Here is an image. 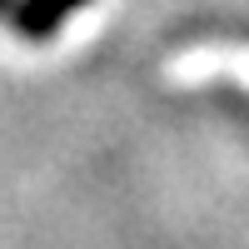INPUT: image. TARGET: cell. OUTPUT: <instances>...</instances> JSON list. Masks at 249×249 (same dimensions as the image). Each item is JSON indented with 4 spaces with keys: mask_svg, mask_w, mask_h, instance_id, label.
Segmentation results:
<instances>
[{
    "mask_svg": "<svg viewBox=\"0 0 249 249\" xmlns=\"http://www.w3.org/2000/svg\"><path fill=\"white\" fill-rule=\"evenodd\" d=\"M85 5V0H10V10L0 15L15 35H25V40H45L55 35L65 20Z\"/></svg>",
    "mask_w": 249,
    "mask_h": 249,
    "instance_id": "obj_1",
    "label": "cell"
},
{
    "mask_svg": "<svg viewBox=\"0 0 249 249\" xmlns=\"http://www.w3.org/2000/svg\"><path fill=\"white\" fill-rule=\"evenodd\" d=\"M5 10H10V0H0V15H5Z\"/></svg>",
    "mask_w": 249,
    "mask_h": 249,
    "instance_id": "obj_2",
    "label": "cell"
}]
</instances>
